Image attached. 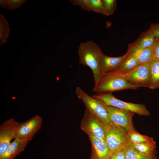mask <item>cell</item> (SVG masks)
I'll return each mask as SVG.
<instances>
[{"label":"cell","mask_w":159,"mask_h":159,"mask_svg":"<svg viewBox=\"0 0 159 159\" xmlns=\"http://www.w3.org/2000/svg\"><path fill=\"white\" fill-rule=\"evenodd\" d=\"M102 52L101 49L98 45L91 40L81 43L78 48L79 63L90 68L93 73L95 84L102 75L100 68Z\"/></svg>","instance_id":"cell-1"},{"label":"cell","mask_w":159,"mask_h":159,"mask_svg":"<svg viewBox=\"0 0 159 159\" xmlns=\"http://www.w3.org/2000/svg\"><path fill=\"white\" fill-rule=\"evenodd\" d=\"M140 86L129 82L121 74L117 72L102 73L93 88L97 93L112 92L126 89L136 90Z\"/></svg>","instance_id":"cell-2"},{"label":"cell","mask_w":159,"mask_h":159,"mask_svg":"<svg viewBox=\"0 0 159 159\" xmlns=\"http://www.w3.org/2000/svg\"><path fill=\"white\" fill-rule=\"evenodd\" d=\"M75 93L78 98L83 102L86 110L107 125L112 123L102 102L89 96L79 87L76 88Z\"/></svg>","instance_id":"cell-3"},{"label":"cell","mask_w":159,"mask_h":159,"mask_svg":"<svg viewBox=\"0 0 159 159\" xmlns=\"http://www.w3.org/2000/svg\"><path fill=\"white\" fill-rule=\"evenodd\" d=\"M91 96L101 100L106 105L130 110L140 115H150L145 105L123 101L115 97L112 92L97 93Z\"/></svg>","instance_id":"cell-4"},{"label":"cell","mask_w":159,"mask_h":159,"mask_svg":"<svg viewBox=\"0 0 159 159\" xmlns=\"http://www.w3.org/2000/svg\"><path fill=\"white\" fill-rule=\"evenodd\" d=\"M108 125L91 113L87 110L85 111L81 121V130L88 136L104 140Z\"/></svg>","instance_id":"cell-5"},{"label":"cell","mask_w":159,"mask_h":159,"mask_svg":"<svg viewBox=\"0 0 159 159\" xmlns=\"http://www.w3.org/2000/svg\"><path fill=\"white\" fill-rule=\"evenodd\" d=\"M42 122V118L36 115L27 120L19 123L15 132V138L28 143L40 130Z\"/></svg>","instance_id":"cell-6"},{"label":"cell","mask_w":159,"mask_h":159,"mask_svg":"<svg viewBox=\"0 0 159 159\" xmlns=\"http://www.w3.org/2000/svg\"><path fill=\"white\" fill-rule=\"evenodd\" d=\"M105 107L111 123L126 132L133 129L132 119L135 113L130 110L106 105Z\"/></svg>","instance_id":"cell-7"},{"label":"cell","mask_w":159,"mask_h":159,"mask_svg":"<svg viewBox=\"0 0 159 159\" xmlns=\"http://www.w3.org/2000/svg\"><path fill=\"white\" fill-rule=\"evenodd\" d=\"M104 140L112 154L130 144L127 138V133L112 123L108 125Z\"/></svg>","instance_id":"cell-8"},{"label":"cell","mask_w":159,"mask_h":159,"mask_svg":"<svg viewBox=\"0 0 159 159\" xmlns=\"http://www.w3.org/2000/svg\"><path fill=\"white\" fill-rule=\"evenodd\" d=\"M122 75L132 84L140 87L149 86L151 75L149 64H140L128 73Z\"/></svg>","instance_id":"cell-9"},{"label":"cell","mask_w":159,"mask_h":159,"mask_svg":"<svg viewBox=\"0 0 159 159\" xmlns=\"http://www.w3.org/2000/svg\"><path fill=\"white\" fill-rule=\"evenodd\" d=\"M18 123L11 118L0 125V157L5 153L12 140L15 138V132Z\"/></svg>","instance_id":"cell-10"},{"label":"cell","mask_w":159,"mask_h":159,"mask_svg":"<svg viewBox=\"0 0 159 159\" xmlns=\"http://www.w3.org/2000/svg\"><path fill=\"white\" fill-rule=\"evenodd\" d=\"M128 54L118 57H111L105 54L102 52L100 60V68L102 73L117 72L120 68L124 59Z\"/></svg>","instance_id":"cell-11"},{"label":"cell","mask_w":159,"mask_h":159,"mask_svg":"<svg viewBox=\"0 0 159 159\" xmlns=\"http://www.w3.org/2000/svg\"><path fill=\"white\" fill-rule=\"evenodd\" d=\"M92 145L90 159H110L112 153L104 139L89 136Z\"/></svg>","instance_id":"cell-12"},{"label":"cell","mask_w":159,"mask_h":159,"mask_svg":"<svg viewBox=\"0 0 159 159\" xmlns=\"http://www.w3.org/2000/svg\"><path fill=\"white\" fill-rule=\"evenodd\" d=\"M70 1L73 5L79 6L84 10L108 16L102 0H72Z\"/></svg>","instance_id":"cell-13"},{"label":"cell","mask_w":159,"mask_h":159,"mask_svg":"<svg viewBox=\"0 0 159 159\" xmlns=\"http://www.w3.org/2000/svg\"><path fill=\"white\" fill-rule=\"evenodd\" d=\"M156 37L149 29L142 32L135 41L128 45L127 50L133 49H143L153 46Z\"/></svg>","instance_id":"cell-14"},{"label":"cell","mask_w":159,"mask_h":159,"mask_svg":"<svg viewBox=\"0 0 159 159\" xmlns=\"http://www.w3.org/2000/svg\"><path fill=\"white\" fill-rule=\"evenodd\" d=\"M153 46L145 48L127 50V52L133 56L140 64H148L153 59Z\"/></svg>","instance_id":"cell-15"},{"label":"cell","mask_w":159,"mask_h":159,"mask_svg":"<svg viewBox=\"0 0 159 159\" xmlns=\"http://www.w3.org/2000/svg\"><path fill=\"white\" fill-rule=\"evenodd\" d=\"M28 143L15 138L10 143L4 154L0 157V159H14L24 150Z\"/></svg>","instance_id":"cell-16"},{"label":"cell","mask_w":159,"mask_h":159,"mask_svg":"<svg viewBox=\"0 0 159 159\" xmlns=\"http://www.w3.org/2000/svg\"><path fill=\"white\" fill-rule=\"evenodd\" d=\"M140 65L135 57L128 52L127 55L122 62L120 67L116 72L120 74H125L133 70Z\"/></svg>","instance_id":"cell-17"},{"label":"cell","mask_w":159,"mask_h":159,"mask_svg":"<svg viewBox=\"0 0 159 159\" xmlns=\"http://www.w3.org/2000/svg\"><path fill=\"white\" fill-rule=\"evenodd\" d=\"M149 66L151 78L148 88L155 89L159 87V59L153 58Z\"/></svg>","instance_id":"cell-18"},{"label":"cell","mask_w":159,"mask_h":159,"mask_svg":"<svg viewBox=\"0 0 159 159\" xmlns=\"http://www.w3.org/2000/svg\"><path fill=\"white\" fill-rule=\"evenodd\" d=\"M126 159H157L156 153L147 155L140 153L129 145L122 148Z\"/></svg>","instance_id":"cell-19"},{"label":"cell","mask_w":159,"mask_h":159,"mask_svg":"<svg viewBox=\"0 0 159 159\" xmlns=\"http://www.w3.org/2000/svg\"><path fill=\"white\" fill-rule=\"evenodd\" d=\"M127 137L130 144H139L150 142L154 141L153 138L141 135L136 131L134 128L127 132Z\"/></svg>","instance_id":"cell-20"},{"label":"cell","mask_w":159,"mask_h":159,"mask_svg":"<svg viewBox=\"0 0 159 159\" xmlns=\"http://www.w3.org/2000/svg\"><path fill=\"white\" fill-rule=\"evenodd\" d=\"M128 145L136 151L147 155H152L156 153V143L152 142L139 144H130Z\"/></svg>","instance_id":"cell-21"},{"label":"cell","mask_w":159,"mask_h":159,"mask_svg":"<svg viewBox=\"0 0 159 159\" xmlns=\"http://www.w3.org/2000/svg\"><path fill=\"white\" fill-rule=\"evenodd\" d=\"M10 28L8 22L4 16L0 14V45L5 44L8 38Z\"/></svg>","instance_id":"cell-22"},{"label":"cell","mask_w":159,"mask_h":159,"mask_svg":"<svg viewBox=\"0 0 159 159\" xmlns=\"http://www.w3.org/2000/svg\"><path fill=\"white\" fill-rule=\"evenodd\" d=\"M27 0H1L0 1V7L9 10H13L19 8Z\"/></svg>","instance_id":"cell-23"},{"label":"cell","mask_w":159,"mask_h":159,"mask_svg":"<svg viewBox=\"0 0 159 159\" xmlns=\"http://www.w3.org/2000/svg\"><path fill=\"white\" fill-rule=\"evenodd\" d=\"M102 1L108 16L112 15L116 9L117 0H102Z\"/></svg>","instance_id":"cell-24"},{"label":"cell","mask_w":159,"mask_h":159,"mask_svg":"<svg viewBox=\"0 0 159 159\" xmlns=\"http://www.w3.org/2000/svg\"><path fill=\"white\" fill-rule=\"evenodd\" d=\"M153 47V58L159 59V37L156 38Z\"/></svg>","instance_id":"cell-25"},{"label":"cell","mask_w":159,"mask_h":159,"mask_svg":"<svg viewBox=\"0 0 159 159\" xmlns=\"http://www.w3.org/2000/svg\"><path fill=\"white\" fill-rule=\"evenodd\" d=\"M149 29L156 37H159V23H151Z\"/></svg>","instance_id":"cell-26"},{"label":"cell","mask_w":159,"mask_h":159,"mask_svg":"<svg viewBox=\"0 0 159 159\" xmlns=\"http://www.w3.org/2000/svg\"><path fill=\"white\" fill-rule=\"evenodd\" d=\"M110 159H126L122 148L112 154Z\"/></svg>","instance_id":"cell-27"}]
</instances>
